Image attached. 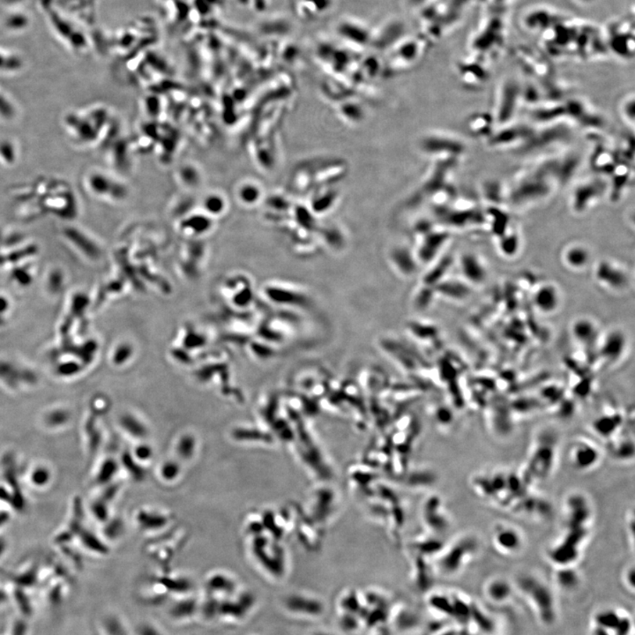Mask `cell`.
Listing matches in <instances>:
<instances>
[{
	"label": "cell",
	"instance_id": "29",
	"mask_svg": "<svg viewBox=\"0 0 635 635\" xmlns=\"http://www.w3.org/2000/svg\"><path fill=\"white\" fill-rule=\"evenodd\" d=\"M483 197L489 206H503L506 204V190L501 182L488 180L483 185Z\"/></svg>",
	"mask_w": 635,
	"mask_h": 635
},
{
	"label": "cell",
	"instance_id": "42",
	"mask_svg": "<svg viewBox=\"0 0 635 635\" xmlns=\"http://www.w3.org/2000/svg\"><path fill=\"white\" fill-rule=\"evenodd\" d=\"M623 583L626 587L629 588V590L634 592V578H635V570L634 565H630L627 567L625 570H624L623 574Z\"/></svg>",
	"mask_w": 635,
	"mask_h": 635
},
{
	"label": "cell",
	"instance_id": "6",
	"mask_svg": "<svg viewBox=\"0 0 635 635\" xmlns=\"http://www.w3.org/2000/svg\"><path fill=\"white\" fill-rule=\"evenodd\" d=\"M520 102H523V84L510 77L499 88L497 108L494 114L497 126L504 127L513 123Z\"/></svg>",
	"mask_w": 635,
	"mask_h": 635
},
{
	"label": "cell",
	"instance_id": "15",
	"mask_svg": "<svg viewBox=\"0 0 635 635\" xmlns=\"http://www.w3.org/2000/svg\"><path fill=\"white\" fill-rule=\"evenodd\" d=\"M49 14H51L49 18H51L52 26L55 28L56 31H58L59 37L66 42L67 45H69L74 52H83V49L87 47L88 44L87 39L84 37L81 32L76 30V28L69 21L63 20L59 13L51 10Z\"/></svg>",
	"mask_w": 635,
	"mask_h": 635
},
{
	"label": "cell",
	"instance_id": "43",
	"mask_svg": "<svg viewBox=\"0 0 635 635\" xmlns=\"http://www.w3.org/2000/svg\"><path fill=\"white\" fill-rule=\"evenodd\" d=\"M308 635H334L326 630H315L310 633Z\"/></svg>",
	"mask_w": 635,
	"mask_h": 635
},
{
	"label": "cell",
	"instance_id": "5",
	"mask_svg": "<svg viewBox=\"0 0 635 635\" xmlns=\"http://www.w3.org/2000/svg\"><path fill=\"white\" fill-rule=\"evenodd\" d=\"M608 192L609 181L606 177L598 176L581 182L571 196V208L578 215L586 213L600 202Z\"/></svg>",
	"mask_w": 635,
	"mask_h": 635
},
{
	"label": "cell",
	"instance_id": "19",
	"mask_svg": "<svg viewBox=\"0 0 635 635\" xmlns=\"http://www.w3.org/2000/svg\"><path fill=\"white\" fill-rule=\"evenodd\" d=\"M572 334L578 344L585 348L597 347L600 342L598 325L590 318H579L574 321Z\"/></svg>",
	"mask_w": 635,
	"mask_h": 635
},
{
	"label": "cell",
	"instance_id": "31",
	"mask_svg": "<svg viewBox=\"0 0 635 635\" xmlns=\"http://www.w3.org/2000/svg\"><path fill=\"white\" fill-rule=\"evenodd\" d=\"M227 199L219 192H209L203 197L202 206L203 213L209 216L223 215L227 209Z\"/></svg>",
	"mask_w": 635,
	"mask_h": 635
},
{
	"label": "cell",
	"instance_id": "10",
	"mask_svg": "<svg viewBox=\"0 0 635 635\" xmlns=\"http://www.w3.org/2000/svg\"><path fill=\"white\" fill-rule=\"evenodd\" d=\"M632 629V620L627 613L615 609L595 613L592 625L593 635H629Z\"/></svg>",
	"mask_w": 635,
	"mask_h": 635
},
{
	"label": "cell",
	"instance_id": "21",
	"mask_svg": "<svg viewBox=\"0 0 635 635\" xmlns=\"http://www.w3.org/2000/svg\"><path fill=\"white\" fill-rule=\"evenodd\" d=\"M496 126L497 124L494 114L488 112L473 113L467 119L465 124L466 130L472 136L487 141L494 134Z\"/></svg>",
	"mask_w": 635,
	"mask_h": 635
},
{
	"label": "cell",
	"instance_id": "32",
	"mask_svg": "<svg viewBox=\"0 0 635 635\" xmlns=\"http://www.w3.org/2000/svg\"><path fill=\"white\" fill-rule=\"evenodd\" d=\"M634 438L623 435L619 440L613 441L612 455L619 461H629L634 458Z\"/></svg>",
	"mask_w": 635,
	"mask_h": 635
},
{
	"label": "cell",
	"instance_id": "3",
	"mask_svg": "<svg viewBox=\"0 0 635 635\" xmlns=\"http://www.w3.org/2000/svg\"><path fill=\"white\" fill-rule=\"evenodd\" d=\"M557 455V438L551 433H544L536 441L528 456L525 465L520 472L528 487L543 483L551 476Z\"/></svg>",
	"mask_w": 635,
	"mask_h": 635
},
{
	"label": "cell",
	"instance_id": "39",
	"mask_svg": "<svg viewBox=\"0 0 635 635\" xmlns=\"http://www.w3.org/2000/svg\"><path fill=\"white\" fill-rule=\"evenodd\" d=\"M16 114V106L5 94L0 91V119L3 120H13Z\"/></svg>",
	"mask_w": 635,
	"mask_h": 635
},
{
	"label": "cell",
	"instance_id": "20",
	"mask_svg": "<svg viewBox=\"0 0 635 635\" xmlns=\"http://www.w3.org/2000/svg\"><path fill=\"white\" fill-rule=\"evenodd\" d=\"M618 156V153L612 151L605 145L595 146L590 159L591 169L595 171L598 176L607 178L612 173Z\"/></svg>",
	"mask_w": 635,
	"mask_h": 635
},
{
	"label": "cell",
	"instance_id": "38",
	"mask_svg": "<svg viewBox=\"0 0 635 635\" xmlns=\"http://www.w3.org/2000/svg\"><path fill=\"white\" fill-rule=\"evenodd\" d=\"M17 158L16 148L12 141H0V160L6 164H13Z\"/></svg>",
	"mask_w": 635,
	"mask_h": 635
},
{
	"label": "cell",
	"instance_id": "37",
	"mask_svg": "<svg viewBox=\"0 0 635 635\" xmlns=\"http://www.w3.org/2000/svg\"><path fill=\"white\" fill-rule=\"evenodd\" d=\"M620 112L623 120L631 128H634L635 122V98L634 94L627 95L620 106Z\"/></svg>",
	"mask_w": 635,
	"mask_h": 635
},
{
	"label": "cell",
	"instance_id": "33",
	"mask_svg": "<svg viewBox=\"0 0 635 635\" xmlns=\"http://www.w3.org/2000/svg\"><path fill=\"white\" fill-rule=\"evenodd\" d=\"M499 238L501 239L499 241V247L501 249L503 255H515V253L518 252L520 244V237L516 231L508 228Z\"/></svg>",
	"mask_w": 635,
	"mask_h": 635
},
{
	"label": "cell",
	"instance_id": "40",
	"mask_svg": "<svg viewBox=\"0 0 635 635\" xmlns=\"http://www.w3.org/2000/svg\"><path fill=\"white\" fill-rule=\"evenodd\" d=\"M397 58L401 62H412L413 60H416L417 59L416 45L412 42L410 44L409 42V44L400 46Z\"/></svg>",
	"mask_w": 635,
	"mask_h": 635
},
{
	"label": "cell",
	"instance_id": "9",
	"mask_svg": "<svg viewBox=\"0 0 635 635\" xmlns=\"http://www.w3.org/2000/svg\"><path fill=\"white\" fill-rule=\"evenodd\" d=\"M570 465L578 472H590L600 465L602 452L598 445L587 438H577L569 451Z\"/></svg>",
	"mask_w": 635,
	"mask_h": 635
},
{
	"label": "cell",
	"instance_id": "26",
	"mask_svg": "<svg viewBox=\"0 0 635 635\" xmlns=\"http://www.w3.org/2000/svg\"><path fill=\"white\" fill-rule=\"evenodd\" d=\"M622 416L618 414L613 415H605L599 417L593 424V430L595 433L604 438H613L622 431L623 424Z\"/></svg>",
	"mask_w": 635,
	"mask_h": 635
},
{
	"label": "cell",
	"instance_id": "17",
	"mask_svg": "<svg viewBox=\"0 0 635 635\" xmlns=\"http://www.w3.org/2000/svg\"><path fill=\"white\" fill-rule=\"evenodd\" d=\"M627 339L619 330L610 332L598 344V352L606 363H615L622 359L626 351Z\"/></svg>",
	"mask_w": 635,
	"mask_h": 635
},
{
	"label": "cell",
	"instance_id": "25",
	"mask_svg": "<svg viewBox=\"0 0 635 635\" xmlns=\"http://www.w3.org/2000/svg\"><path fill=\"white\" fill-rule=\"evenodd\" d=\"M563 260L571 269H584L590 262V250L584 245H570L564 251Z\"/></svg>",
	"mask_w": 635,
	"mask_h": 635
},
{
	"label": "cell",
	"instance_id": "41",
	"mask_svg": "<svg viewBox=\"0 0 635 635\" xmlns=\"http://www.w3.org/2000/svg\"><path fill=\"white\" fill-rule=\"evenodd\" d=\"M634 510H631L629 513H627V519H626V530L627 532V537H629V542L631 544V547H632V550L634 549Z\"/></svg>",
	"mask_w": 635,
	"mask_h": 635
},
{
	"label": "cell",
	"instance_id": "30",
	"mask_svg": "<svg viewBox=\"0 0 635 635\" xmlns=\"http://www.w3.org/2000/svg\"><path fill=\"white\" fill-rule=\"evenodd\" d=\"M392 263L395 269L405 276H409L416 271V259H414L412 253L405 248L395 249L391 252Z\"/></svg>",
	"mask_w": 635,
	"mask_h": 635
},
{
	"label": "cell",
	"instance_id": "2",
	"mask_svg": "<svg viewBox=\"0 0 635 635\" xmlns=\"http://www.w3.org/2000/svg\"><path fill=\"white\" fill-rule=\"evenodd\" d=\"M516 587L529 602L540 622L547 627L554 625L558 619V604L551 587L532 574L519 576Z\"/></svg>",
	"mask_w": 635,
	"mask_h": 635
},
{
	"label": "cell",
	"instance_id": "14",
	"mask_svg": "<svg viewBox=\"0 0 635 635\" xmlns=\"http://www.w3.org/2000/svg\"><path fill=\"white\" fill-rule=\"evenodd\" d=\"M595 278L602 286L612 291H622L629 284V276L622 267L610 260H602L595 271Z\"/></svg>",
	"mask_w": 635,
	"mask_h": 635
},
{
	"label": "cell",
	"instance_id": "34",
	"mask_svg": "<svg viewBox=\"0 0 635 635\" xmlns=\"http://www.w3.org/2000/svg\"><path fill=\"white\" fill-rule=\"evenodd\" d=\"M23 67V60L19 55L0 48V74L16 73Z\"/></svg>",
	"mask_w": 635,
	"mask_h": 635
},
{
	"label": "cell",
	"instance_id": "1",
	"mask_svg": "<svg viewBox=\"0 0 635 635\" xmlns=\"http://www.w3.org/2000/svg\"><path fill=\"white\" fill-rule=\"evenodd\" d=\"M544 162L541 161L520 174L513 187L506 191V204L523 208L550 196L557 184Z\"/></svg>",
	"mask_w": 635,
	"mask_h": 635
},
{
	"label": "cell",
	"instance_id": "27",
	"mask_svg": "<svg viewBox=\"0 0 635 635\" xmlns=\"http://www.w3.org/2000/svg\"><path fill=\"white\" fill-rule=\"evenodd\" d=\"M236 196L239 203L246 206L258 204L262 201L263 190L259 183L252 180H245L238 185Z\"/></svg>",
	"mask_w": 635,
	"mask_h": 635
},
{
	"label": "cell",
	"instance_id": "22",
	"mask_svg": "<svg viewBox=\"0 0 635 635\" xmlns=\"http://www.w3.org/2000/svg\"><path fill=\"white\" fill-rule=\"evenodd\" d=\"M515 586L508 580L502 577H495L484 585V592L489 601L496 605H503L511 599Z\"/></svg>",
	"mask_w": 635,
	"mask_h": 635
},
{
	"label": "cell",
	"instance_id": "16",
	"mask_svg": "<svg viewBox=\"0 0 635 635\" xmlns=\"http://www.w3.org/2000/svg\"><path fill=\"white\" fill-rule=\"evenodd\" d=\"M532 303L537 311L544 315H552L559 309L561 303V295L557 285L545 283L535 290Z\"/></svg>",
	"mask_w": 635,
	"mask_h": 635
},
{
	"label": "cell",
	"instance_id": "11",
	"mask_svg": "<svg viewBox=\"0 0 635 635\" xmlns=\"http://www.w3.org/2000/svg\"><path fill=\"white\" fill-rule=\"evenodd\" d=\"M86 185L92 194L110 202H122L127 198L128 190L119 180L105 173L93 171L86 180Z\"/></svg>",
	"mask_w": 635,
	"mask_h": 635
},
{
	"label": "cell",
	"instance_id": "7",
	"mask_svg": "<svg viewBox=\"0 0 635 635\" xmlns=\"http://www.w3.org/2000/svg\"><path fill=\"white\" fill-rule=\"evenodd\" d=\"M285 612L295 618L317 619L325 615L326 602L316 595L308 592H293L283 600Z\"/></svg>",
	"mask_w": 635,
	"mask_h": 635
},
{
	"label": "cell",
	"instance_id": "13",
	"mask_svg": "<svg viewBox=\"0 0 635 635\" xmlns=\"http://www.w3.org/2000/svg\"><path fill=\"white\" fill-rule=\"evenodd\" d=\"M428 154L441 160L460 161L465 155L466 145L459 139L450 135L435 134L428 137L423 144Z\"/></svg>",
	"mask_w": 635,
	"mask_h": 635
},
{
	"label": "cell",
	"instance_id": "18",
	"mask_svg": "<svg viewBox=\"0 0 635 635\" xmlns=\"http://www.w3.org/2000/svg\"><path fill=\"white\" fill-rule=\"evenodd\" d=\"M424 233L426 235H423L417 250V260L420 262L430 263L443 248L448 241V234L445 231L435 230L426 231Z\"/></svg>",
	"mask_w": 635,
	"mask_h": 635
},
{
	"label": "cell",
	"instance_id": "28",
	"mask_svg": "<svg viewBox=\"0 0 635 635\" xmlns=\"http://www.w3.org/2000/svg\"><path fill=\"white\" fill-rule=\"evenodd\" d=\"M554 581L557 587L563 591L572 592L581 584V576L576 566L555 567Z\"/></svg>",
	"mask_w": 635,
	"mask_h": 635
},
{
	"label": "cell",
	"instance_id": "35",
	"mask_svg": "<svg viewBox=\"0 0 635 635\" xmlns=\"http://www.w3.org/2000/svg\"><path fill=\"white\" fill-rule=\"evenodd\" d=\"M30 16L23 11H13L4 18L3 25L6 30L21 31L30 26Z\"/></svg>",
	"mask_w": 635,
	"mask_h": 635
},
{
	"label": "cell",
	"instance_id": "4",
	"mask_svg": "<svg viewBox=\"0 0 635 635\" xmlns=\"http://www.w3.org/2000/svg\"><path fill=\"white\" fill-rule=\"evenodd\" d=\"M477 549L478 542L472 536L460 538L451 547L444 548L438 561L441 573L447 576L458 573L476 555Z\"/></svg>",
	"mask_w": 635,
	"mask_h": 635
},
{
	"label": "cell",
	"instance_id": "24",
	"mask_svg": "<svg viewBox=\"0 0 635 635\" xmlns=\"http://www.w3.org/2000/svg\"><path fill=\"white\" fill-rule=\"evenodd\" d=\"M460 76L463 83L470 87H480L489 80V72L483 64L463 62L459 66Z\"/></svg>",
	"mask_w": 635,
	"mask_h": 635
},
{
	"label": "cell",
	"instance_id": "8",
	"mask_svg": "<svg viewBox=\"0 0 635 635\" xmlns=\"http://www.w3.org/2000/svg\"><path fill=\"white\" fill-rule=\"evenodd\" d=\"M535 128L525 124H509L495 130L487 140L489 147L499 149H522L534 133Z\"/></svg>",
	"mask_w": 635,
	"mask_h": 635
},
{
	"label": "cell",
	"instance_id": "36",
	"mask_svg": "<svg viewBox=\"0 0 635 635\" xmlns=\"http://www.w3.org/2000/svg\"><path fill=\"white\" fill-rule=\"evenodd\" d=\"M331 6V0H301V6L299 8L304 14L303 16L312 17L318 16L317 13H322L326 12L327 8Z\"/></svg>",
	"mask_w": 635,
	"mask_h": 635
},
{
	"label": "cell",
	"instance_id": "23",
	"mask_svg": "<svg viewBox=\"0 0 635 635\" xmlns=\"http://www.w3.org/2000/svg\"><path fill=\"white\" fill-rule=\"evenodd\" d=\"M462 273L472 284H482L487 279V269L483 260L475 253H465L461 259Z\"/></svg>",
	"mask_w": 635,
	"mask_h": 635
},
{
	"label": "cell",
	"instance_id": "12",
	"mask_svg": "<svg viewBox=\"0 0 635 635\" xmlns=\"http://www.w3.org/2000/svg\"><path fill=\"white\" fill-rule=\"evenodd\" d=\"M492 547L499 554L515 556L522 552L524 537L518 528L508 523H499L491 531Z\"/></svg>",
	"mask_w": 635,
	"mask_h": 635
}]
</instances>
